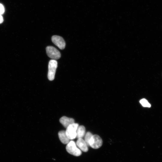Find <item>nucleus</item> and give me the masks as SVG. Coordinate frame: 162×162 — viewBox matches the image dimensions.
I'll list each match as a JSON object with an SVG mask.
<instances>
[{
  "label": "nucleus",
  "instance_id": "f257e3e1",
  "mask_svg": "<svg viewBox=\"0 0 162 162\" xmlns=\"http://www.w3.org/2000/svg\"><path fill=\"white\" fill-rule=\"evenodd\" d=\"M66 149L68 153L75 156H78L82 154L81 150L76 147V143L72 140L67 144Z\"/></svg>",
  "mask_w": 162,
  "mask_h": 162
},
{
  "label": "nucleus",
  "instance_id": "f03ea898",
  "mask_svg": "<svg viewBox=\"0 0 162 162\" xmlns=\"http://www.w3.org/2000/svg\"><path fill=\"white\" fill-rule=\"evenodd\" d=\"M57 67V62L56 60L51 59L50 61L48 73V78L50 80H53L54 79Z\"/></svg>",
  "mask_w": 162,
  "mask_h": 162
},
{
  "label": "nucleus",
  "instance_id": "7ed1b4c3",
  "mask_svg": "<svg viewBox=\"0 0 162 162\" xmlns=\"http://www.w3.org/2000/svg\"><path fill=\"white\" fill-rule=\"evenodd\" d=\"M79 126L78 123H74L68 126L65 132L67 136L70 140H73L76 137V131Z\"/></svg>",
  "mask_w": 162,
  "mask_h": 162
},
{
  "label": "nucleus",
  "instance_id": "20e7f679",
  "mask_svg": "<svg viewBox=\"0 0 162 162\" xmlns=\"http://www.w3.org/2000/svg\"><path fill=\"white\" fill-rule=\"evenodd\" d=\"M47 56L53 60L59 59L61 56L59 51L56 48L52 46H48L46 48Z\"/></svg>",
  "mask_w": 162,
  "mask_h": 162
},
{
  "label": "nucleus",
  "instance_id": "39448f33",
  "mask_svg": "<svg viewBox=\"0 0 162 162\" xmlns=\"http://www.w3.org/2000/svg\"><path fill=\"white\" fill-rule=\"evenodd\" d=\"M103 141L100 137L98 135H93L89 142V146L94 149H98L102 145Z\"/></svg>",
  "mask_w": 162,
  "mask_h": 162
},
{
  "label": "nucleus",
  "instance_id": "423d86ee",
  "mask_svg": "<svg viewBox=\"0 0 162 162\" xmlns=\"http://www.w3.org/2000/svg\"><path fill=\"white\" fill-rule=\"evenodd\" d=\"M52 42L59 49H64L65 46V42L63 38L58 35H53L52 37Z\"/></svg>",
  "mask_w": 162,
  "mask_h": 162
},
{
  "label": "nucleus",
  "instance_id": "0eeeda50",
  "mask_svg": "<svg viewBox=\"0 0 162 162\" xmlns=\"http://www.w3.org/2000/svg\"><path fill=\"white\" fill-rule=\"evenodd\" d=\"M59 122L63 126L66 128L70 125L75 123L73 118L65 116H63L60 118Z\"/></svg>",
  "mask_w": 162,
  "mask_h": 162
},
{
  "label": "nucleus",
  "instance_id": "6e6552de",
  "mask_svg": "<svg viewBox=\"0 0 162 162\" xmlns=\"http://www.w3.org/2000/svg\"><path fill=\"white\" fill-rule=\"evenodd\" d=\"M76 144L82 151L86 152L88 150V146L82 138L78 139Z\"/></svg>",
  "mask_w": 162,
  "mask_h": 162
},
{
  "label": "nucleus",
  "instance_id": "1a4fd4ad",
  "mask_svg": "<svg viewBox=\"0 0 162 162\" xmlns=\"http://www.w3.org/2000/svg\"><path fill=\"white\" fill-rule=\"evenodd\" d=\"M59 140L64 144H67L70 141L65 131L62 130L59 131L58 134Z\"/></svg>",
  "mask_w": 162,
  "mask_h": 162
},
{
  "label": "nucleus",
  "instance_id": "9d476101",
  "mask_svg": "<svg viewBox=\"0 0 162 162\" xmlns=\"http://www.w3.org/2000/svg\"><path fill=\"white\" fill-rule=\"evenodd\" d=\"M86 129L83 125H80L78 126L76 131V138L78 139L82 138L85 135Z\"/></svg>",
  "mask_w": 162,
  "mask_h": 162
},
{
  "label": "nucleus",
  "instance_id": "9b49d317",
  "mask_svg": "<svg viewBox=\"0 0 162 162\" xmlns=\"http://www.w3.org/2000/svg\"><path fill=\"white\" fill-rule=\"evenodd\" d=\"M93 135L90 132H87L85 134L84 140L88 146H89V142Z\"/></svg>",
  "mask_w": 162,
  "mask_h": 162
},
{
  "label": "nucleus",
  "instance_id": "f8f14e48",
  "mask_svg": "<svg viewBox=\"0 0 162 162\" xmlns=\"http://www.w3.org/2000/svg\"><path fill=\"white\" fill-rule=\"evenodd\" d=\"M140 102L142 106L144 107H150L151 106L150 104L145 99L143 98L141 99Z\"/></svg>",
  "mask_w": 162,
  "mask_h": 162
},
{
  "label": "nucleus",
  "instance_id": "ddd939ff",
  "mask_svg": "<svg viewBox=\"0 0 162 162\" xmlns=\"http://www.w3.org/2000/svg\"><path fill=\"white\" fill-rule=\"evenodd\" d=\"M4 11V8L3 5L1 4H0V15L3 14Z\"/></svg>",
  "mask_w": 162,
  "mask_h": 162
},
{
  "label": "nucleus",
  "instance_id": "4468645a",
  "mask_svg": "<svg viewBox=\"0 0 162 162\" xmlns=\"http://www.w3.org/2000/svg\"><path fill=\"white\" fill-rule=\"evenodd\" d=\"M3 19L2 16L1 15H0V24L3 22Z\"/></svg>",
  "mask_w": 162,
  "mask_h": 162
}]
</instances>
